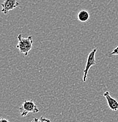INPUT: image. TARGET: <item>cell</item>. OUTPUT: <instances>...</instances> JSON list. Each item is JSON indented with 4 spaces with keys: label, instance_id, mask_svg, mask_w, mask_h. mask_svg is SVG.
Masks as SVG:
<instances>
[{
    "label": "cell",
    "instance_id": "cell-4",
    "mask_svg": "<svg viewBox=\"0 0 118 122\" xmlns=\"http://www.w3.org/2000/svg\"><path fill=\"white\" fill-rule=\"evenodd\" d=\"M20 5V2L18 0H4L1 4V11L4 14H7L9 11L14 10Z\"/></svg>",
    "mask_w": 118,
    "mask_h": 122
},
{
    "label": "cell",
    "instance_id": "cell-5",
    "mask_svg": "<svg viewBox=\"0 0 118 122\" xmlns=\"http://www.w3.org/2000/svg\"><path fill=\"white\" fill-rule=\"evenodd\" d=\"M104 97L107 101L108 106L110 110L113 111H118V102L115 98L112 97L110 95V92L109 91H106L103 94Z\"/></svg>",
    "mask_w": 118,
    "mask_h": 122
},
{
    "label": "cell",
    "instance_id": "cell-2",
    "mask_svg": "<svg viewBox=\"0 0 118 122\" xmlns=\"http://www.w3.org/2000/svg\"><path fill=\"white\" fill-rule=\"evenodd\" d=\"M19 111L21 116L25 117L29 113H38L39 109L33 100H25L19 108Z\"/></svg>",
    "mask_w": 118,
    "mask_h": 122
},
{
    "label": "cell",
    "instance_id": "cell-7",
    "mask_svg": "<svg viewBox=\"0 0 118 122\" xmlns=\"http://www.w3.org/2000/svg\"><path fill=\"white\" fill-rule=\"evenodd\" d=\"M31 122H51L49 119L44 116L40 117V118H34Z\"/></svg>",
    "mask_w": 118,
    "mask_h": 122
},
{
    "label": "cell",
    "instance_id": "cell-10",
    "mask_svg": "<svg viewBox=\"0 0 118 122\" xmlns=\"http://www.w3.org/2000/svg\"></svg>",
    "mask_w": 118,
    "mask_h": 122
},
{
    "label": "cell",
    "instance_id": "cell-8",
    "mask_svg": "<svg viewBox=\"0 0 118 122\" xmlns=\"http://www.w3.org/2000/svg\"><path fill=\"white\" fill-rule=\"evenodd\" d=\"M118 55V46L116 47L112 51L109 53V56H111L112 55Z\"/></svg>",
    "mask_w": 118,
    "mask_h": 122
},
{
    "label": "cell",
    "instance_id": "cell-6",
    "mask_svg": "<svg viewBox=\"0 0 118 122\" xmlns=\"http://www.w3.org/2000/svg\"><path fill=\"white\" fill-rule=\"evenodd\" d=\"M90 18V14L86 10H81L77 14L78 21L81 22H85L88 21Z\"/></svg>",
    "mask_w": 118,
    "mask_h": 122
},
{
    "label": "cell",
    "instance_id": "cell-1",
    "mask_svg": "<svg viewBox=\"0 0 118 122\" xmlns=\"http://www.w3.org/2000/svg\"><path fill=\"white\" fill-rule=\"evenodd\" d=\"M17 39L18 44L16 45V48L19 49L20 53L24 54L25 56H26L33 47L32 36L24 38L22 34H19Z\"/></svg>",
    "mask_w": 118,
    "mask_h": 122
},
{
    "label": "cell",
    "instance_id": "cell-9",
    "mask_svg": "<svg viewBox=\"0 0 118 122\" xmlns=\"http://www.w3.org/2000/svg\"><path fill=\"white\" fill-rule=\"evenodd\" d=\"M0 122H10L8 120H7V119H4V118H1V119H0Z\"/></svg>",
    "mask_w": 118,
    "mask_h": 122
},
{
    "label": "cell",
    "instance_id": "cell-3",
    "mask_svg": "<svg viewBox=\"0 0 118 122\" xmlns=\"http://www.w3.org/2000/svg\"><path fill=\"white\" fill-rule=\"evenodd\" d=\"M97 48H94L91 52L89 53L88 56H87L85 68L84 71H83V79H82L83 82H87L88 72L90 69H91L92 66L96 65V59H95V57H96V52H97Z\"/></svg>",
    "mask_w": 118,
    "mask_h": 122
}]
</instances>
